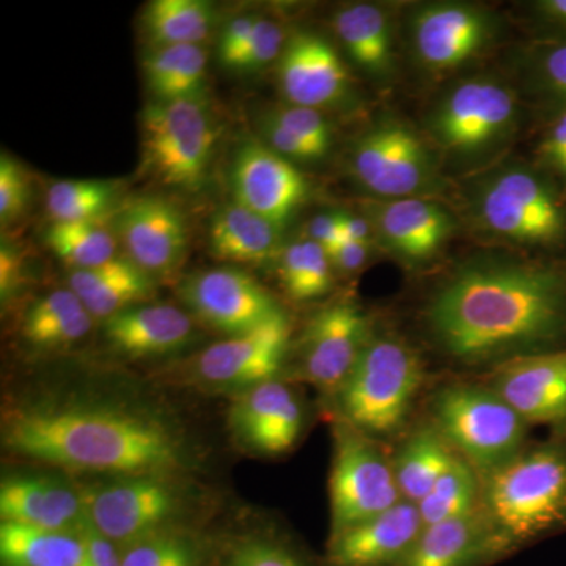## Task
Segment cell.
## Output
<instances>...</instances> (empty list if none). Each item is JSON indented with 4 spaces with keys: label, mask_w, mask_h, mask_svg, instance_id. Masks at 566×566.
<instances>
[{
    "label": "cell",
    "mask_w": 566,
    "mask_h": 566,
    "mask_svg": "<svg viewBox=\"0 0 566 566\" xmlns=\"http://www.w3.org/2000/svg\"><path fill=\"white\" fill-rule=\"evenodd\" d=\"M427 319L460 363L553 352L566 340V273L510 256L474 259L436 292Z\"/></svg>",
    "instance_id": "obj_1"
},
{
    "label": "cell",
    "mask_w": 566,
    "mask_h": 566,
    "mask_svg": "<svg viewBox=\"0 0 566 566\" xmlns=\"http://www.w3.org/2000/svg\"><path fill=\"white\" fill-rule=\"evenodd\" d=\"M13 452L69 471L156 476L181 464L175 436L151 417L111 406L32 405L3 420Z\"/></svg>",
    "instance_id": "obj_2"
},
{
    "label": "cell",
    "mask_w": 566,
    "mask_h": 566,
    "mask_svg": "<svg viewBox=\"0 0 566 566\" xmlns=\"http://www.w3.org/2000/svg\"><path fill=\"white\" fill-rule=\"evenodd\" d=\"M483 504L491 526L515 549L565 526V447L521 453L488 475Z\"/></svg>",
    "instance_id": "obj_3"
},
{
    "label": "cell",
    "mask_w": 566,
    "mask_h": 566,
    "mask_svg": "<svg viewBox=\"0 0 566 566\" xmlns=\"http://www.w3.org/2000/svg\"><path fill=\"white\" fill-rule=\"evenodd\" d=\"M422 375L419 357L405 342L370 338L338 389L346 423L364 434L395 433L411 411Z\"/></svg>",
    "instance_id": "obj_4"
},
{
    "label": "cell",
    "mask_w": 566,
    "mask_h": 566,
    "mask_svg": "<svg viewBox=\"0 0 566 566\" xmlns=\"http://www.w3.org/2000/svg\"><path fill=\"white\" fill-rule=\"evenodd\" d=\"M474 214L486 232L512 243L553 248L566 241V205L545 175L501 167L476 182Z\"/></svg>",
    "instance_id": "obj_5"
},
{
    "label": "cell",
    "mask_w": 566,
    "mask_h": 566,
    "mask_svg": "<svg viewBox=\"0 0 566 566\" xmlns=\"http://www.w3.org/2000/svg\"><path fill=\"white\" fill-rule=\"evenodd\" d=\"M431 415L449 446L485 475L523 453L527 422L494 389L447 386L434 395Z\"/></svg>",
    "instance_id": "obj_6"
},
{
    "label": "cell",
    "mask_w": 566,
    "mask_h": 566,
    "mask_svg": "<svg viewBox=\"0 0 566 566\" xmlns=\"http://www.w3.org/2000/svg\"><path fill=\"white\" fill-rule=\"evenodd\" d=\"M140 133L145 172L164 186L186 191L203 185L219 136L205 95L147 104Z\"/></svg>",
    "instance_id": "obj_7"
},
{
    "label": "cell",
    "mask_w": 566,
    "mask_h": 566,
    "mask_svg": "<svg viewBox=\"0 0 566 566\" xmlns=\"http://www.w3.org/2000/svg\"><path fill=\"white\" fill-rule=\"evenodd\" d=\"M516 123L517 99L512 88L493 77H472L439 99L430 132L446 151L474 158L502 144Z\"/></svg>",
    "instance_id": "obj_8"
},
{
    "label": "cell",
    "mask_w": 566,
    "mask_h": 566,
    "mask_svg": "<svg viewBox=\"0 0 566 566\" xmlns=\"http://www.w3.org/2000/svg\"><path fill=\"white\" fill-rule=\"evenodd\" d=\"M352 172L368 192L382 200L409 199L438 185L434 156L411 126L381 120L354 144Z\"/></svg>",
    "instance_id": "obj_9"
},
{
    "label": "cell",
    "mask_w": 566,
    "mask_h": 566,
    "mask_svg": "<svg viewBox=\"0 0 566 566\" xmlns=\"http://www.w3.org/2000/svg\"><path fill=\"white\" fill-rule=\"evenodd\" d=\"M400 502V488L392 464L367 436L352 424H342L337 430L331 472V536Z\"/></svg>",
    "instance_id": "obj_10"
},
{
    "label": "cell",
    "mask_w": 566,
    "mask_h": 566,
    "mask_svg": "<svg viewBox=\"0 0 566 566\" xmlns=\"http://www.w3.org/2000/svg\"><path fill=\"white\" fill-rule=\"evenodd\" d=\"M88 526L109 542L129 543L161 532L178 499L159 476H132L82 494Z\"/></svg>",
    "instance_id": "obj_11"
},
{
    "label": "cell",
    "mask_w": 566,
    "mask_h": 566,
    "mask_svg": "<svg viewBox=\"0 0 566 566\" xmlns=\"http://www.w3.org/2000/svg\"><path fill=\"white\" fill-rule=\"evenodd\" d=\"M181 300L208 326L232 335L249 333L283 314L281 305L252 275L237 268H214L189 275Z\"/></svg>",
    "instance_id": "obj_12"
},
{
    "label": "cell",
    "mask_w": 566,
    "mask_h": 566,
    "mask_svg": "<svg viewBox=\"0 0 566 566\" xmlns=\"http://www.w3.org/2000/svg\"><path fill=\"white\" fill-rule=\"evenodd\" d=\"M114 233L126 259L151 279L172 275L188 249V222L180 208L164 197H137L123 205Z\"/></svg>",
    "instance_id": "obj_13"
},
{
    "label": "cell",
    "mask_w": 566,
    "mask_h": 566,
    "mask_svg": "<svg viewBox=\"0 0 566 566\" xmlns=\"http://www.w3.org/2000/svg\"><path fill=\"white\" fill-rule=\"evenodd\" d=\"M412 46L424 69L444 73L474 61L493 43L495 21L464 3H431L412 18Z\"/></svg>",
    "instance_id": "obj_14"
},
{
    "label": "cell",
    "mask_w": 566,
    "mask_h": 566,
    "mask_svg": "<svg viewBox=\"0 0 566 566\" xmlns=\"http://www.w3.org/2000/svg\"><path fill=\"white\" fill-rule=\"evenodd\" d=\"M370 338V323L359 305L348 301L327 305L303 335L304 378L322 389H340Z\"/></svg>",
    "instance_id": "obj_15"
},
{
    "label": "cell",
    "mask_w": 566,
    "mask_h": 566,
    "mask_svg": "<svg viewBox=\"0 0 566 566\" xmlns=\"http://www.w3.org/2000/svg\"><path fill=\"white\" fill-rule=\"evenodd\" d=\"M234 202L262 216L279 229L292 219L307 197V181L292 161L264 142L248 140L234 156Z\"/></svg>",
    "instance_id": "obj_16"
},
{
    "label": "cell",
    "mask_w": 566,
    "mask_h": 566,
    "mask_svg": "<svg viewBox=\"0 0 566 566\" xmlns=\"http://www.w3.org/2000/svg\"><path fill=\"white\" fill-rule=\"evenodd\" d=\"M289 318L275 316L249 333L208 346L197 359V374L218 386H259L274 379L290 345Z\"/></svg>",
    "instance_id": "obj_17"
},
{
    "label": "cell",
    "mask_w": 566,
    "mask_h": 566,
    "mask_svg": "<svg viewBox=\"0 0 566 566\" xmlns=\"http://www.w3.org/2000/svg\"><path fill=\"white\" fill-rule=\"evenodd\" d=\"M277 76L286 102L316 111L344 102L352 85L333 44L308 31H296L286 39Z\"/></svg>",
    "instance_id": "obj_18"
},
{
    "label": "cell",
    "mask_w": 566,
    "mask_h": 566,
    "mask_svg": "<svg viewBox=\"0 0 566 566\" xmlns=\"http://www.w3.org/2000/svg\"><path fill=\"white\" fill-rule=\"evenodd\" d=\"M375 234L398 259L411 264L438 255L455 232V219L433 200L422 197L379 200L367 208Z\"/></svg>",
    "instance_id": "obj_19"
},
{
    "label": "cell",
    "mask_w": 566,
    "mask_h": 566,
    "mask_svg": "<svg viewBox=\"0 0 566 566\" xmlns=\"http://www.w3.org/2000/svg\"><path fill=\"white\" fill-rule=\"evenodd\" d=\"M424 524L412 502L379 513L331 536L324 566H398L422 534Z\"/></svg>",
    "instance_id": "obj_20"
},
{
    "label": "cell",
    "mask_w": 566,
    "mask_h": 566,
    "mask_svg": "<svg viewBox=\"0 0 566 566\" xmlns=\"http://www.w3.org/2000/svg\"><path fill=\"white\" fill-rule=\"evenodd\" d=\"M493 389L527 423L566 422V349L509 360Z\"/></svg>",
    "instance_id": "obj_21"
},
{
    "label": "cell",
    "mask_w": 566,
    "mask_h": 566,
    "mask_svg": "<svg viewBox=\"0 0 566 566\" xmlns=\"http://www.w3.org/2000/svg\"><path fill=\"white\" fill-rule=\"evenodd\" d=\"M486 520L471 513L424 526L398 566H486L515 553Z\"/></svg>",
    "instance_id": "obj_22"
},
{
    "label": "cell",
    "mask_w": 566,
    "mask_h": 566,
    "mask_svg": "<svg viewBox=\"0 0 566 566\" xmlns=\"http://www.w3.org/2000/svg\"><path fill=\"white\" fill-rule=\"evenodd\" d=\"M0 515L6 523L74 531L87 523L84 499L51 476H10L0 486Z\"/></svg>",
    "instance_id": "obj_23"
},
{
    "label": "cell",
    "mask_w": 566,
    "mask_h": 566,
    "mask_svg": "<svg viewBox=\"0 0 566 566\" xmlns=\"http://www.w3.org/2000/svg\"><path fill=\"white\" fill-rule=\"evenodd\" d=\"M232 423L253 449L277 455L296 442L303 411L292 390L271 379L251 387L234 405Z\"/></svg>",
    "instance_id": "obj_24"
},
{
    "label": "cell",
    "mask_w": 566,
    "mask_h": 566,
    "mask_svg": "<svg viewBox=\"0 0 566 566\" xmlns=\"http://www.w3.org/2000/svg\"><path fill=\"white\" fill-rule=\"evenodd\" d=\"M104 337L126 356H158L191 340L192 319L175 305L139 304L104 319Z\"/></svg>",
    "instance_id": "obj_25"
},
{
    "label": "cell",
    "mask_w": 566,
    "mask_h": 566,
    "mask_svg": "<svg viewBox=\"0 0 566 566\" xmlns=\"http://www.w3.org/2000/svg\"><path fill=\"white\" fill-rule=\"evenodd\" d=\"M69 289L88 314L107 319L144 304L153 294V279L126 256H115L102 266L71 271Z\"/></svg>",
    "instance_id": "obj_26"
},
{
    "label": "cell",
    "mask_w": 566,
    "mask_h": 566,
    "mask_svg": "<svg viewBox=\"0 0 566 566\" xmlns=\"http://www.w3.org/2000/svg\"><path fill=\"white\" fill-rule=\"evenodd\" d=\"M281 232L262 216L232 202L212 216L210 249L222 262L262 264L281 255Z\"/></svg>",
    "instance_id": "obj_27"
},
{
    "label": "cell",
    "mask_w": 566,
    "mask_h": 566,
    "mask_svg": "<svg viewBox=\"0 0 566 566\" xmlns=\"http://www.w3.org/2000/svg\"><path fill=\"white\" fill-rule=\"evenodd\" d=\"M334 28L359 69L385 80L394 73L392 22L381 7L364 2L346 6L335 13Z\"/></svg>",
    "instance_id": "obj_28"
},
{
    "label": "cell",
    "mask_w": 566,
    "mask_h": 566,
    "mask_svg": "<svg viewBox=\"0 0 566 566\" xmlns=\"http://www.w3.org/2000/svg\"><path fill=\"white\" fill-rule=\"evenodd\" d=\"M85 549V532L0 524L2 566H80Z\"/></svg>",
    "instance_id": "obj_29"
},
{
    "label": "cell",
    "mask_w": 566,
    "mask_h": 566,
    "mask_svg": "<svg viewBox=\"0 0 566 566\" xmlns=\"http://www.w3.org/2000/svg\"><path fill=\"white\" fill-rule=\"evenodd\" d=\"M207 51L202 44L156 48L145 55L144 74L155 102L205 95Z\"/></svg>",
    "instance_id": "obj_30"
},
{
    "label": "cell",
    "mask_w": 566,
    "mask_h": 566,
    "mask_svg": "<svg viewBox=\"0 0 566 566\" xmlns=\"http://www.w3.org/2000/svg\"><path fill=\"white\" fill-rule=\"evenodd\" d=\"M455 458L452 447L434 427L417 430L401 446L392 463L401 497L419 504Z\"/></svg>",
    "instance_id": "obj_31"
},
{
    "label": "cell",
    "mask_w": 566,
    "mask_h": 566,
    "mask_svg": "<svg viewBox=\"0 0 566 566\" xmlns=\"http://www.w3.org/2000/svg\"><path fill=\"white\" fill-rule=\"evenodd\" d=\"M93 316L71 290H55L31 305L22 323V334L43 348L71 345L91 331Z\"/></svg>",
    "instance_id": "obj_32"
},
{
    "label": "cell",
    "mask_w": 566,
    "mask_h": 566,
    "mask_svg": "<svg viewBox=\"0 0 566 566\" xmlns=\"http://www.w3.org/2000/svg\"><path fill=\"white\" fill-rule=\"evenodd\" d=\"M214 22V9L205 0H155L142 18L151 50L200 44L210 35Z\"/></svg>",
    "instance_id": "obj_33"
},
{
    "label": "cell",
    "mask_w": 566,
    "mask_h": 566,
    "mask_svg": "<svg viewBox=\"0 0 566 566\" xmlns=\"http://www.w3.org/2000/svg\"><path fill=\"white\" fill-rule=\"evenodd\" d=\"M46 243L71 271L88 270L117 255V237L99 221L52 223Z\"/></svg>",
    "instance_id": "obj_34"
},
{
    "label": "cell",
    "mask_w": 566,
    "mask_h": 566,
    "mask_svg": "<svg viewBox=\"0 0 566 566\" xmlns=\"http://www.w3.org/2000/svg\"><path fill=\"white\" fill-rule=\"evenodd\" d=\"M329 253L315 241H294L279 255V275L286 294L294 301L316 300L329 292L333 282Z\"/></svg>",
    "instance_id": "obj_35"
},
{
    "label": "cell",
    "mask_w": 566,
    "mask_h": 566,
    "mask_svg": "<svg viewBox=\"0 0 566 566\" xmlns=\"http://www.w3.org/2000/svg\"><path fill=\"white\" fill-rule=\"evenodd\" d=\"M479 499L480 488L474 468L463 458L457 457L417 506L424 526H433L476 512Z\"/></svg>",
    "instance_id": "obj_36"
},
{
    "label": "cell",
    "mask_w": 566,
    "mask_h": 566,
    "mask_svg": "<svg viewBox=\"0 0 566 566\" xmlns=\"http://www.w3.org/2000/svg\"><path fill=\"white\" fill-rule=\"evenodd\" d=\"M117 188L106 180L55 181L46 193L52 223L99 221L114 207Z\"/></svg>",
    "instance_id": "obj_37"
},
{
    "label": "cell",
    "mask_w": 566,
    "mask_h": 566,
    "mask_svg": "<svg viewBox=\"0 0 566 566\" xmlns=\"http://www.w3.org/2000/svg\"><path fill=\"white\" fill-rule=\"evenodd\" d=\"M122 566H203L202 554L191 539L156 534L129 543L120 553Z\"/></svg>",
    "instance_id": "obj_38"
},
{
    "label": "cell",
    "mask_w": 566,
    "mask_h": 566,
    "mask_svg": "<svg viewBox=\"0 0 566 566\" xmlns=\"http://www.w3.org/2000/svg\"><path fill=\"white\" fill-rule=\"evenodd\" d=\"M221 566H312L294 547L266 538L251 536L230 547Z\"/></svg>",
    "instance_id": "obj_39"
},
{
    "label": "cell",
    "mask_w": 566,
    "mask_h": 566,
    "mask_svg": "<svg viewBox=\"0 0 566 566\" xmlns=\"http://www.w3.org/2000/svg\"><path fill=\"white\" fill-rule=\"evenodd\" d=\"M285 41V31L279 22L270 20V18L259 17L243 50L238 52L237 57L230 62L227 69L238 71L263 69V66L270 65L271 62L279 61Z\"/></svg>",
    "instance_id": "obj_40"
},
{
    "label": "cell",
    "mask_w": 566,
    "mask_h": 566,
    "mask_svg": "<svg viewBox=\"0 0 566 566\" xmlns=\"http://www.w3.org/2000/svg\"><path fill=\"white\" fill-rule=\"evenodd\" d=\"M31 177L17 159L2 153L0 158V222L2 227L17 222L31 200Z\"/></svg>",
    "instance_id": "obj_41"
},
{
    "label": "cell",
    "mask_w": 566,
    "mask_h": 566,
    "mask_svg": "<svg viewBox=\"0 0 566 566\" xmlns=\"http://www.w3.org/2000/svg\"><path fill=\"white\" fill-rule=\"evenodd\" d=\"M268 115L294 136L307 142L323 156L329 151L331 145H333V133H331L329 123L323 117L322 111L290 104V106L279 107Z\"/></svg>",
    "instance_id": "obj_42"
},
{
    "label": "cell",
    "mask_w": 566,
    "mask_h": 566,
    "mask_svg": "<svg viewBox=\"0 0 566 566\" xmlns=\"http://www.w3.org/2000/svg\"><path fill=\"white\" fill-rule=\"evenodd\" d=\"M534 71L543 91L566 104V40L539 46L534 55Z\"/></svg>",
    "instance_id": "obj_43"
},
{
    "label": "cell",
    "mask_w": 566,
    "mask_h": 566,
    "mask_svg": "<svg viewBox=\"0 0 566 566\" xmlns=\"http://www.w3.org/2000/svg\"><path fill=\"white\" fill-rule=\"evenodd\" d=\"M262 136L264 144L289 159V161L297 163H314L323 159L324 156L318 150H315L307 142L294 136L289 129L283 128L277 122L273 120L270 115L263 118L262 122Z\"/></svg>",
    "instance_id": "obj_44"
},
{
    "label": "cell",
    "mask_w": 566,
    "mask_h": 566,
    "mask_svg": "<svg viewBox=\"0 0 566 566\" xmlns=\"http://www.w3.org/2000/svg\"><path fill=\"white\" fill-rule=\"evenodd\" d=\"M259 14L245 13L233 18L223 28L221 41H219V61L229 66L237 57L238 52L243 50L245 41L255 28Z\"/></svg>",
    "instance_id": "obj_45"
},
{
    "label": "cell",
    "mask_w": 566,
    "mask_h": 566,
    "mask_svg": "<svg viewBox=\"0 0 566 566\" xmlns=\"http://www.w3.org/2000/svg\"><path fill=\"white\" fill-rule=\"evenodd\" d=\"M543 163L562 178H566V111L553 122L539 145Z\"/></svg>",
    "instance_id": "obj_46"
},
{
    "label": "cell",
    "mask_w": 566,
    "mask_h": 566,
    "mask_svg": "<svg viewBox=\"0 0 566 566\" xmlns=\"http://www.w3.org/2000/svg\"><path fill=\"white\" fill-rule=\"evenodd\" d=\"M22 282V259L20 252L10 243L2 241L0 248V296L2 303H9Z\"/></svg>",
    "instance_id": "obj_47"
},
{
    "label": "cell",
    "mask_w": 566,
    "mask_h": 566,
    "mask_svg": "<svg viewBox=\"0 0 566 566\" xmlns=\"http://www.w3.org/2000/svg\"><path fill=\"white\" fill-rule=\"evenodd\" d=\"M84 532L87 549L80 566H122L120 553L115 547V543L93 531L88 523L85 524Z\"/></svg>",
    "instance_id": "obj_48"
},
{
    "label": "cell",
    "mask_w": 566,
    "mask_h": 566,
    "mask_svg": "<svg viewBox=\"0 0 566 566\" xmlns=\"http://www.w3.org/2000/svg\"><path fill=\"white\" fill-rule=\"evenodd\" d=\"M307 233L308 240L322 245L323 249H326L327 253L333 252L344 241L340 214L338 212H323V214L315 216L308 222Z\"/></svg>",
    "instance_id": "obj_49"
},
{
    "label": "cell",
    "mask_w": 566,
    "mask_h": 566,
    "mask_svg": "<svg viewBox=\"0 0 566 566\" xmlns=\"http://www.w3.org/2000/svg\"><path fill=\"white\" fill-rule=\"evenodd\" d=\"M370 244L344 240L329 253L331 263L344 273H354L367 263Z\"/></svg>",
    "instance_id": "obj_50"
},
{
    "label": "cell",
    "mask_w": 566,
    "mask_h": 566,
    "mask_svg": "<svg viewBox=\"0 0 566 566\" xmlns=\"http://www.w3.org/2000/svg\"><path fill=\"white\" fill-rule=\"evenodd\" d=\"M340 214L342 233L344 240L356 241V243H371V237H375L374 223L367 216L349 214V212H338Z\"/></svg>",
    "instance_id": "obj_51"
},
{
    "label": "cell",
    "mask_w": 566,
    "mask_h": 566,
    "mask_svg": "<svg viewBox=\"0 0 566 566\" xmlns=\"http://www.w3.org/2000/svg\"><path fill=\"white\" fill-rule=\"evenodd\" d=\"M539 10L558 24L566 25V0H545L539 3Z\"/></svg>",
    "instance_id": "obj_52"
}]
</instances>
